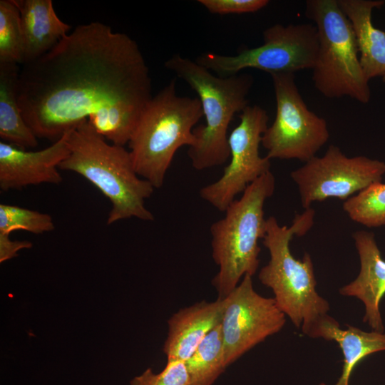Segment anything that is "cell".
I'll list each match as a JSON object with an SVG mask.
<instances>
[{
  "label": "cell",
  "mask_w": 385,
  "mask_h": 385,
  "mask_svg": "<svg viewBox=\"0 0 385 385\" xmlns=\"http://www.w3.org/2000/svg\"><path fill=\"white\" fill-rule=\"evenodd\" d=\"M151 90L137 43L93 21L77 26L50 51L22 65L18 100L38 138L55 142L87 120L112 144L124 146Z\"/></svg>",
  "instance_id": "cell-1"
},
{
  "label": "cell",
  "mask_w": 385,
  "mask_h": 385,
  "mask_svg": "<svg viewBox=\"0 0 385 385\" xmlns=\"http://www.w3.org/2000/svg\"><path fill=\"white\" fill-rule=\"evenodd\" d=\"M68 145L70 153L58 168L83 176L110 200L108 225L131 217L154 220L145 200L155 188L138 175L129 150L109 144L87 120L71 130Z\"/></svg>",
  "instance_id": "cell-2"
},
{
  "label": "cell",
  "mask_w": 385,
  "mask_h": 385,
  "mask_svg": "<svg viewBox=\"0 0 385 385\" xmlns=\"http://www.w3.org/2000/svg\"><path fill=\"white\" fill-rule=\"evenodd\" d=\"M314 215L312 208L306 209L295 215L290 227L280 225L273 216L267 219L262 240L270 258L258 274L260 282L272 289L278 308L309 337L327 314L329 304L316 291L311 256L305 253L302 260L294 258L289 244L294 236H302L312 228Z\"/></svg>",
  "instance_id": "cell-3"
},
{
  "label": "cell",
  "mask_w": 385,
  "mask_h": 385,
  "mask_svg": "<svg viewBox=\"0 0 385 385\" xmlns=\"http://www.w3.org/2000/svg\"><path fill=\"white\" fill-rule=\"evenodd\" d=\"M164 66L195 91L205 119V124L193 129L195 143L188 151L192 167L202 170L224 164L230 158L228 127L234 115L248 106L252 76L220 77L179 54L169 58Z\"/></svg>",
  "instance_id": "cell-4"
},
{
  "label": "cell",
  "mask_w": 385,
  "mask_h": 385,
  "mask_svg": "<svg viewBox=\"0 0 385 385\" xmlns=\"http://www.w3.org/2000/svg\"><path fill=\"white\" fill-rule=\"evenodd\" d=\"M274 188V176L270 171L249 185L229 205L225 216L211 225L212 257L219 268L212 284L218 298L226 297L245 274L252 277L257 272L258 242L266 233L264 205Z\"/></svg>",
  "instance_id": "cell-5"
},
{
  "label": "cell",
  "mask_w": 385,
  "mask_h": 385,
  "mask_svg": "<svg viewBox=\"0 0 385 385\" xmlns=\"http://www.w3.org/2000/svg\"><path fill=\"white\" fill-rule=\"evenodd\" d=\"M202 116L197 98L178 95L175 78L153 96L128 143L138 175L161 188L177 150L194 144L193 129Z\"/></svg>",
  "instance_id": "cell-6"
},
{
  "label": "cell",
  "mask_w": 385,
  "mask_h": 385,
  "mask_svg": "<svg viewBox=\"0 0 385 385\" xmlns=\"http://www.w3.org/2000/svg\"><path fill=\"white\" fill-rule=\"evenodd\" d=\"M305 14L318 32L319 51L312 68L317 90L328 98L349 96L367 103L369 81L360 64L354 29L338 0H308Z\"/></svg>",
  "instance_id": "cell-7"
},
{
  "label": "cell",
  "mask_w": 385,
  "mask_h": 385,
  "mask_svg": "<svg viewBox=\"0 0 385 385\" xmlns=\"http://www.w3.org/2000/svg\"><path fill=\"white\" fill-rule=\"evenodd\" d=\"M263 43L242 48L235 55L203 53L195 61L220 77L238 74L246 68L269 73H294L312 69L318 51L319 37L312 24H277L262 33Z\"/></svg>",
  "instance_id": "cell-8"
},
{
  "label": "cell",
  "mask_w": 385,
  "mask_h": 385,
  "mask_svg": "<svg viewBox=\"0 0 385 385\" xmlns=\"http://www.w3.org/2000/svg\"><path fill=\"white\" fill-rule=\"evenodd\" d=\"M276 115L262 138L268 158L297 159L304 163L328 141L327 121L310 111L299 92L294 73L270 75Z\"/></svg>",
  "instance_id": "cell-9"
},
{
  "label": "cell",
  "mask_w": 385,
  "mask_h": 385,
  "mask_svg": "<svg viewBox=\"0 0 385 385\" xmlns=\"http://www.w3.org/2000/svg\"><path fill=\"white\" fill-rule=\"evenodd\" d=\"M384 174V162L364 155L348 157L339 147L330 145L322 156H314L293 170L290 176L306 210L313 202L328 198L345 201L381 182Z\"/></svg>",
  "instance_id": "cell-10"
},
{
  "label": "cell",
  "mask_w": 385,
  "mask_h": 385,
  "mask_svg": "<svg viewBox=\"0 0 385 385\" xmlns=\"http://www.w3.org/2000/svg\"><path fill=\"white\" fill-rule=\"evenodd\" d=\"M239 117V124L228 136L230 163L217 180L200 190L201 198L221 212L249 185L270 171V159L259 152L268 128L267 112L260 106L248 105Z\"/></svg>",
  "instance_id": "cell-11"
},
{
  "label": "cell",
  "mask_w": 385,
  "mask_h": 385,
  "mask_svg": "<svg viewBox=\"0 0 385 385\" xmlns=\"http://www.w3.org/2000/svg\"><path fill=\"white\" fill-rule=\"evenodd\" d=\"M220 322L227 366L284 327L285 314L274 298L259 294L245 274L225 297Z\"/></svg>",
  "instance_id": "cell-12"
},
{
  "label": "cell",
  "mask_w": 385,
  "mask_h": 385,
  "mask_svg": "<svg viewBox=\"0 0 385 385\" xmlns=\"http://www.w3.org/2000/svg\"><path fill=\"white\" fill-rule=\"evenodd\" d=\"M72 129L46 148L30 151L0 141V188L20 190L43 183L59 184L63 178L59 165L68 157Z\"/></svg>",
  "instance_id": "cell-13"
},
{
  "label": "cell",
  "mask_w": 385,
  "mask_h": 385,
  "mask_svg": "<svg viewBox=\"0 0 385 385\" xmlns=\"http://www.w3.org/2000/svg\"><path fill=\"white\" fill-rule=\"evenodd\" d=\"M352 237L360 260V271L356 278L342 287L339 292L360 299L365 307L364 322L374 331L384 332L379 303L385 294V260L373 232L358 230Z\"/></svg>",
  "instance_id": "cell-14"
},
{
  "label": "cell",
  "mask_w": 385,
  "mask_h": 385,
  "mask_svg": "<svg viewBox=\"0 0 385 385\" xmlns=\"http://www.w3.org/2000/svg\"><path fill=\"white\" fill-rule=\"evenodd\" d=\"M226 299L201 301L180 309L168 320L163 350L167 361H186L207 334L221 322Z\"/></svg>",
  "instance_id": "cell-15"
},
{
  "label": "cell",
  "mask_w": 385,
  "mask_h": 385,
  "mask_svg": "<svg viewBox=\"0 0 385 385\" xmlns=\"http://www.w3.org/2000/svg\"><path fill=\"white\" fill-rule=\"evenodd\" d=\"M20 14L23 64L50 51L68 34L71 26L56 14L51 0H14Z\"/></svg>",
  "instance_id": "cell-16"
},
{
  "label": "cell",
  "mask_w": 385,
  "mask_h": 385,
  "mask_svg": "<svg viewBox=\"0 0 385 385\" xmlns=\"http://www.w3.org/2000/svg\"><path fill=\"white\" fill-rule=\"evenodd\" d=\"M351 22L359 49V61L366 79L381 78L385 82V31L376 28L372 11L385 3L381 0H338Z\"/></svg>",
  "instance_id": "cell-17"
},
{
  "label": "cell",
  "mask_w": 385,
  "mask_h": 385,
  "mask_svg": "<svg viewBox=\"0 0 385 385\" xmlns=\"http://www.w3.org/2000/svg\"><path fill=\"white\" fill-rule=\"evenodd\" d=\"M342 329L339 324L327 314L316 325L311 337H322L327 341L336 342L344 355L342 375L335 385H349L350 375L356 365L366 356L385 351V333L364 332L346 325Z\"/></svg>",
  "instance_id": "cell-18"
},
{
  "label": "cell",
  "mask_w": 385,
  "mask_h": 385,
  "mask_svg": "<svg viewBox=\"0 0 385 385\" xmlns=\"http://www.w3.org/2000/svg\"><path fill=\"white\" fill-rule=\"evenodd\" d=\"M18 65L0 63V137L4 142L26 150L35 148L38 142L20 109Z\"/></svg>",
  "instance_id": "cell-19"
},
{
  "label": "cell",
  "mask_w": 385,
  "mask_h": 385,
  "mask_svg": "<svg viewBox=\"0 0 385 385\" xmlns=\"http://www.w3.org/2000/svg\"><path fill=\"white\" fill-rule=\"evenodd\" d=\"M189 385H212L227 367L220 323L185 361Z\"/></svg>",
  "instance_id": "cell-20"
},
{
  "label": "cell",
  "mask_w": 385,
  "mask_h": 385,
  "mask_svg": "<svg viewBox=\"0 0 385 385\" xmlns=\"http://www.w3.org/2000/svg\"><path fill=\"white\" fill-rule=\"evenodd\" d=\"M349 217L367 227L385 225V183H374L349 197L342 205Z\"/></svg>",
  "instance_id": "cell-21"
},
{
  "label": "cell",
  "mask_w": 385,
  "mask_h": 385,
  "mask_svg": "<svg viewBox=\"0 0 385 385\" xmlns=\"http://www.w3.org/2000/svg\"><path fill=\"white\" fill-rule=\"evenodd\" d=\"M23 62L20 14L14 0L0 1V63Z\"/></svg>",
  "instance_id": "cell-22"
},
{
  "label": "cell",
  "mask_w": 385,
  "mask_h": 385,
  "mask_svg": "<svg viewBox=\"0 0 385 385\" xmlns=\"http://www.w3.org/2000/svg\"><path fill=\"white\" fill-rule=\"evenodd\" d=\"M55 225L51 216L47 213L19 207L0 204V232L11 234L18 230L34 234L53 230Z\"/></svg>",
  "instance_id": "cell-23"
},
{
  "label": "cell",
  "mask_w": 385,
  "mask_h": 385,
  "mask_svg": "<svg viewBox=\"0 0 385 385\" xmlns=\"http://www.w3.org/2000/svg\"><path fill=\"white\" fill-rule=\"evenodd\" d=\"M130 385H189V375L185 362L180 360L167 361L165 368L158 374L147 369L135 376Z\"/></svg>",
  "instance_id": "cell-24"
},
{
  "label": "cell",
  "mask_w": 385,
  "mask_h": 385,
  "mask_svg": "<svg viewBox=\"0 0 385 385\" xmlns=\"http://www.w3.org/2000/svg\"><path fill=\"white\" fill-rule=\"evenodd\" d=\"M213 14H245L257 11L268 4V0H198Z\"/></svg>",
  "instance_id": "cell-25"
},
{
  "label": "cell",
  "mask_w": 385,
  "mask_h": 385,
  "mask_svg": "<svg viewBox=\"0 0 385 385\" xmlns=\"http://www.w3.org/2000/svg\"><path fill=\"white\" fill-rule=\"evenodd\" d=\"M9 234L0 232V262H4L17 255L23 249H29L32 242L28 240H11Z\"/></svg>",
  "instance_id": "cell-26"
},
{
  "label": "cell",
  "mask_w": 385,
  "mask_h": 385,
  "mask_svg": "<svg viewBox=\"0 0 385 385\" xmlns=\"http://www.w3.org/2000/svg\"><path fill=\"white\" fill-rule=\"evenodd\" d=\"M320 385H326V384H324V383H322V384H321Z\"/></svg>",
  "instance_id": "cell-27"
}]
</instances>
